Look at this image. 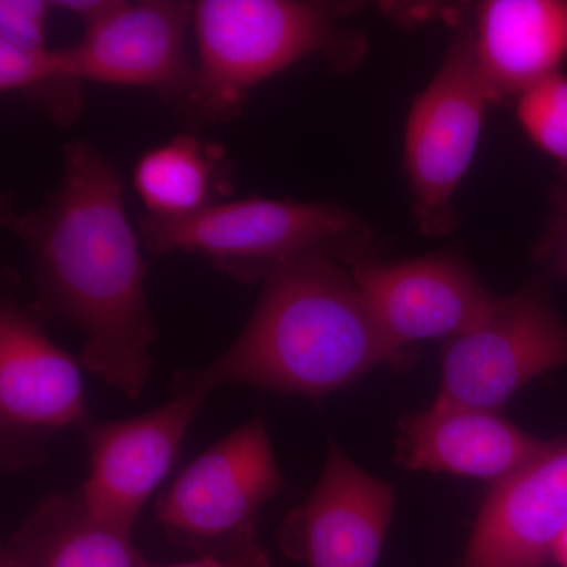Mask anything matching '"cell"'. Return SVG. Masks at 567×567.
Returning a JSON list of instances; mask_svg holds the SVG:
<instances>
[{
    "label": "cell",
    "mask_w": 567,
    "mask_h": 567,
    "mask_svg": "<svg viewBox=\"0 0 567 567\" xmlns=\"http://www.w3.org/2000/svg\"><path fill=\"white\" fill-rule=\"evenodd\" d=\"M13 230L31 256L41 311L80 328L89 371L126 398H140L158 333L141 237L126 216L114 164L89 142H69L58 189L17 216Z\"/></svg>",
    "instance_id": "6da1fadb"
},
{
    "label": "cell",
    "mask_w": 567,
    "mask_h": 567,
    "mask_svg": "<svg viewBox=\"0 0 567 567\" xmlns=\"http://www.w3.org/2000/svg\"><path fill=\"white\" fill-rule=\"evenodd\" d=\"M365 303L352 270L327 257L276 271L244 331L207 368L175 374V385L212 391L241 383L309 398L352 385L380 364H401Z\"/></svg>",
    "instance_id": "7a4b0ae2"
},
{
    "label": "cell",
    "mask_w": 567,
    "mask_h": 567,
    "mask_svg": "<svg viewBox=\"0 0 567 567\" xmlns=\"http://www.w3.org/2000/svg\"><path fill=\"white\" fill-rule=\"evenodd\" d=\"M352 2L203 0L193 24L199 66L183 110L205 125L234 121L257 85L309 58L350 73L368 51L364 33L346 24Z\"/></svg>",
    "instance_id": "3957f363"
},
{
    "label": "cell",
    "mask_w": 567,
    "mask_h": 567,
    "mask_svg": "<svg viewBox=\"0 0 567 567\" xmlns=\"http://www.w3.org/2000/svg\"><path fill=\"white\" fill-rule=\"evenodd\" d=\"M140 237L148 251L204 257L248 286L315 257L353 268L371 257L374 244L371 226L342 205L264 196L226 200L186 218L145 215Z\"/></svg>",
    "instance_id": "277c9868"
},
{
    "label": "cell",
    "mask_w": 567,
    "mask_h": 567,
    "mask_svg": "<svg viewBox=\"0 0 567 567\" xmlns=\"http://www.w3.org/2000/svg\"><path fill=\"white\" fill-rule=\"evenodd\" d=\"M488 104L472 28L464 22L434 78L413 100L405 123L412 213L425 237H445L457 227L454 197L475 159Z\"/></svg>",
    "instance_id": "5b68a950"
},
{
    "label": "cell",
    "mask_w": 567,
    "mask_h": 567,
    "mask_svg": "<svg viewBox=\"0 0 567 567\" xmlns=\"http://www.w3.org/2000/svg\"><path fill=\"white\" fill-rule=\"evenodd\" d=\"M267 425L241 424L178 473L156 503L171 540L204 554H237L259 546L256 520L284 488Z\"/></svg>",
    "instance_id": "8992f818"
},
{
    "label": "cell",
    "mask_w": 567,
    "mask_h": 567,
    "mask_svg": "<svg viewBox=\"0 0 567 567\" xmlns=\"http://www.w3.org/2000/svg\"><path fill=\"white\" fill-rule=\"evenodd\" d=\"M567 368V324L536 284L496 298L487 315L447 341L436 404L498 412L537 375Z\"/></svg>",
    "instance_id": "52a82bcc"
},
{
    "label": "cell",
    "mask_w": 567,
    "mask_h": 567,
    "mask_svg": "<svg viewBox=\"0 0 567 567\" xmlns=\"http://www.w3.org/2000/svg\"><path fill=\"white\" fill-rule=\"evenodd\" d=\"M177 395L130 420L82 427L89 476L80 498L93 517L133 533L145 503L169 473L194 417L210 391L177 385Z\"/></svg>",
    "instance_id": "ba28073f"
},
{
    "label": "cell",
    "mask_w": 567,
    "mask_h": 567,
    "mask_svg": "<svg viewBox=\"0 0 567 567\" xmlns=\"http://www.w3.org/2000/svg\"><path fill=\"white\" fill-rule=\"evenodd\" d=\"M194 6L182 0H121L106 18L85 29L74 47L61 50L63 66L82 82L148 89L185 107L197 73L185 48Z\"/></svg>",
    "instance_id": "9c48e42d"
},
{
    "label": "cell",
    "mask_w": 567,
    "mask_h": 567,
    "mask_svg": "<svg viewBox=\"0 0 567 567\" xmlns=\"http://www.w3.org/2000/svg\"><path fill=\"white\" fill-rule=\"evenodd\" d=\"M352 275L388 341L401 352L413 342L451 341L464 334L496 300L451 254L399 262L368 257L352 268Z\"/></svg>",
    "instance_id": "30bf717a"
},
{
    "label": "cell",
    "mask_w": 567,
    "mask_h": 567,
    "mask_svg": "<svg viewBox=\"0 0 567 567\" xmlns=\"http://www.w3.org/2000/svg\"><path fill=\"white\" fill-rule=\"evenodd\" d=\"M0 421L3 440L89 423L80 365L10 297L0 308Z\"/></svg>",
    "instance_id": "8fae6325"
},
{
    "label": "cell",
    "mask_w": 567,
    "mask_h": 567,
    "mask_svg": "<svg viewBox=\"0 0 567 567\" xmlns=\"http://www.w3.org/2000/svg\"><path fill=\"white\" fill-rule=\"evenodd\" d=\"M567 525V442H554L491 492L461 567H540Z\"/></svg>",
    "instance_id": "7c38bea8"
},
{
    "label": "cell",
    "mask_w": 567,
    "mask_h": 567,
    "mask_svg": "<svg viewBox=\"0 0 567 567\" xmlns=\"http://www.w3.org/2000/svg\"><path fill=\"white\" fill-rule=\"evenodd\" d=\"M393 488L331 446L308 502L293 514L308 567H375L393 516Z\"/></svg>",
    "instance_id": "4fadbf2b"
},
{
    "label": "cell",
    "mask_w": 567,
    "mask_h": 567,
    "mask_svg": "<svg viewBox=\"0 0 567 567\" xmlns=\"http://www.w3.org/2000/svg\"><path fill=\"white\" fill-rule=\"evenodd\" d=\"M470 28L492 104L517 102L567 59L566 0H486Z\"/></svg>",
    "instance_id": "5bb4252c"
},
{
    "label": "cell",
    "mask_w": 567,
    "mask_h": 567,
    "mask_svg": "<svg viewBox=\"0 0 567 567\" xmlns=\"http://www.w3.org/2000/svg\"><path fill=\"white\" fill-rule=\"evenodd\" d=\"M402 431L399 458L409 468L496 483L550 446L498 412L436 402L427 412L410 417Z\"/></svg>",
    "instance_id": "9a60e30c"
},
{
    "label": "cell",
    "mask_w": 567,
    "mask_h": 567,
    "mask_svg": "<svg viewBox=\"0 0 567 567\" xmlns=\"http://www.w3.org/2000/svg\"><path fill=\"white\" fill-rule=\"evenodd\" d=\"M2 567H151L132 533L99 520L80 494L55 495L29 516L2 551Z\"/></svg>",
    "instance_id": "2e32d148"
},
{
    "label": "cell",
    "mask_w": 567,
    "mask_h": 567,
    "mask_svg": "<svg viewBox=\"0 0 567 567\" xmlns=\"http://www.w3.org/2000/svg\"><path fill=\"white\" fill-rule=\"evenodd\" d=\"M229 169L221 145L178 134L141 156L134 166V189L147 215L186 218L226 203L233 193Z\"/></svg>",
    "instance_id": "e0dca14e"
},
{
    "label": "cell",
    "mask_w": 567,
    "mask_h": 567,
    "mask_svg": "<svg viewBox=\"0 0 567 567\" xmlns=\"http://www.w3.org/2000/svg\"><path fill=\"white\" fill-rule=\"evenodd\" d=\"M0 91L25 93L61 126H70L82 110V81L70 76L61 51L24 50L0 41Z\"/></svg>",
    "instance_id": "ac0fdd59"
},
{
    "label": "cell",
    "mask_w": 567,
    "mask_h": 567,
    "mask_svg": "<svg viewBox=\"0 0 567 567\" xmlns=\"http://www.w3.org/2000/svg\"><path fill=\"white\" fill-rule=\"evenodd\" d=\"M517 121L529 141L557 164L567 183V74H550L516 102Z\"/></svg>",
    "instance_id": "d6986e66"
},
{
    "label": "cell",
    "mask_w": 567,
    "mask_h": 567,
    "mask_svg": "<svg viewBox=\"0 0 567 567\" xmlns=\"http://www.w3.org/2000/svg\"><path fill=\"white\" fill-rule=\"evenodd\" d=\"M52 2L43 0H2L0 2V41L24 50L47 47L48 13Z\"/></svg>",
    "instance_id": "ffe728a7"
},
{
    "label": "cell",
    "mask_w": 567,
    "mask_h": 567,
    "mask_svg": "<svg viewBox=\"0 0 567 567\" xmlns=\"http://www.w3.org/2000/svg\"><path fill=\"white\" fill-rule=\"evenodd\" d=\"M533 252L536 262L551 274H567V183H557L548 192L546 226Z\"/></svg>",
    "instance_id": "44dd1931"
},
{
    "label": "cell",
    "mask_w": 567,
    "mask_h": 567,
    "mask_svg": "<svg viewBox=\"0 0 567 567\" xmlns=\"http://www.w3.org/2000/svg\"><path fill=\"white\" fill-rule=\"evenodd\" d=\"M156 567H271V565L262 547L256 546L237 551V554H204L193 561Z\"/></svg>",
    "instance_id": "7402d4cb"
},
{
    "label": "cell",
    "mask_w": 567,
    "mask_h": 567,
    "mask_svg": "<svg viewBox=\"0 0 567 567\" xmlns=\"http://www.w3.org/2000/svg\"><path fill=\"white\" fill-rule=\"evenodd\" d=\"M121 0H63V2H52V7L69 11L78 20L84 22L85 28L96 24L106 18Z\"/></svg>",
    "instance_id": "603a6c76"
},
{
    "label": "cell",
    "mask_w": 567,
    "mask_h": 567,
    "mask_svg": "<svg viewBox=\"0 0 567 567\" xmlns=\"http://www.w3.org/2000/svg\"><path fill=\"white\" fill-rule=\"evenodd\" d=\"M551 557H555L559 563V566L567 567V525L559 533L557 540H555L554 550H551Z\"/></svg>",
    "instance_id": "cb8c5ba5"
}]
</instances>
